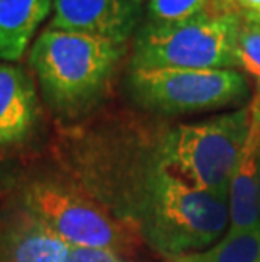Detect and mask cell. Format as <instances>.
I'll list each match as a JSON object with an SVG mask.
<instances>
[{
	"label": "cell",
	"mask_w": 260,
	"mask_h": 262,
	"mask_svg": "<svg viewBox=\"0 0 260 262\" xmlns=\"http://www.w3.org/2000/svg\"><path fill=\"white\" fill-rule=\"evenodd\" d=\"M49 29L125 44L137 31L142 7L134 0H54Z\"/></svg>",
	"instance_id": "obj_7"
},
{
	"label": "cell",
	"mask_w": 260,
	"mask_h": 262,
	"mask_svg": "<svg viewBox=\"0 0 260 262\" xmlns=\"http://www.w3.org/2000/svg\"><path fill=\"white\" fill-rule=\"evenodd\" d=\"M68 262H125L119 252L108 249L71 247Z\"/></svg>",
	"instance_id": "obj_15"
},
{
	"label": "cell",
	"mask_w": 260,
	"mask_h": 262,
	"mask_svg": "<svg viewBox=\"0 0 260 262\" xmlns=\"http://www.w3.org/2000/svg\"><path fill=\"white\" fill-rule=\"evenodd\" d=\"M54 0H0V58L19 61Z\"/></svg>",
	"instance_id": "obj_11"
},
{
	"label": "cell",
	"mask_w": 260,
	"mask_h": 262,
	"mask_svg": "<svg viewBox=\"0 0 260 262\" xmlns=\"http://www.w3.org/2000/svg\"><path fill=\"white\" fill-rule=\"evenodd\" d=\"M213 2L220 9H235V0H213Z\"/></svg>",
	"instance_id": "obj_17"
},
{
	"label": "cell",
	"mask_w": 260,
	"mask_h": 262,
	"mask_svg": "<svg viewBox=\"0 0 260 262\" xmlns=\"http://www.w3.org/2000/svg\"><path fill=\"white\" fill-rule=\"evenodd\" d=\"M24 208L51 225L73 247L108 249L120 255L137 244V230L97 200L54 181H37L24 191Z\"/></svg>",
	"instance_id": "obj_6"
},
{
	"label": "cell",
	"mask_w": 260,
	"mask_h": 262,
	"mask_svg": "<svg viewBox=\"0 0 260 262\" xmlns=\"http://www.w3.org/2000/svg\"><path fill=\"white\" fill-rule=\"evenodd\" d=\"M71 247L51 225L22 208L9 222L0 255L4 262H68Z\"/></svg>",
	"instance_id": "obj_9"
},
{
	"label": "cell",
	"mask_w": 260,
	"mask_h": 262,
	"mask_svg": "<svg viewBox=\"0 0 260 262\" xmlns=\"http://www.w3.org/2000/svg\"><path fill=\"white\" fill-rule=\"evenodd\" d=\"M235 9L243 15L260 19V0H235Z\"/></svg>",
	"instance_id": "obj_16"
},
{
	"label": "cell",
	"mask_w": 260,
	"mask_h": 262,
	"mask_svg": "<svg viewBox=\"0 0 260 262\" xmlns=\"http://www.w3.org/2000/svg\"><path fill=\"white\" fill-rule=\"evenodd\" d=\"M243 17L213 5L178 22H146L134 39L130 70H237Z\"/></svg>",
	"instance_id": "obj_3"
},
{
	"label": "cell",
	"mask_w": 260,
	"mask_h": 262,
	"mask_svg": "<svg viewBox=\"0 0 260 262\" xmlns=\"http://www.w3.org/2000/svg\"><path fill=\"white\" fill-rule=\"evenodd\" d=\"M39 102L24 68L0 63V149L22 142L34 129Z\"/></svg>",
	"instance_id": "obj_10"
},
{
	"label": "cell",
	"mask_w": 260,
	"mask_h": 262,
	"mask_svg": "<svg viewBox=\"0 0 260 262\" xmlns=\"http://www.w3.org/2000/svg\"><path fill=\"white\" fill-rule=\"evenodd\" d=\"M250 122L248 102L233 112L176 125L162 139L159 161L191 185L228 200Z\"/></svg>",
	"instance_id": "obj_4"
},
{
	"label": "cell",
	"mask_w": 260,
	"mask_h": 262,
	"mask_svg": "<svg viewBox=\"0 0 260 262\" xmlns=\"http://www.w3.org/2000/svg\"><path fill=\"white\" fill-rule=\"evenodd\" d=\"M230 224L228 200L198 188L160 163L147 178L142 232L169 255L215 244Z\"/></svg>",
	"instance_id": "obj_2"
},
{
	"label": "cell",
	"mask_w": 260,
	"mask_h": 262,
	"mask_svg": "<svg viewBox=\"0 0 260 262\" xmlns=\"http://www.w3.org/2000/svg\"><path fill=\"white\" fill-rule=\"evenodd\" d=\"M248 17H252V15H248ZM252 19H255V20L258 22V24H260V19H257V17H252Z\"/></svg>",
	"instance_id": "obj_19"
},
{
	"label": "cell",
	"mask_w": 260,
	"mask_h": 262,
	"mask_svg": "<svg viewBox=\"0 0 260 262\" xmlns=\"http://www.w3.org/2000/svg\"><path fill=\"white\" fill-rule=\"evenodd\" d=\"M258 202H260V169H258Z\"/></svg>",
	"instance_id": "obj_18"
},
{
	"label": "cell",
	"mask_w": 260,
	"mask_h": 262,
	"mask_svg": "<svg viewBox=\"0 0 260 262\" xmlns=\"http://www.w3.org/2000/svg\"><path fill=\"white\" fill-rule=\"evenodd\" d=\"M134 2H139V4H140V2H142V0H134Z\"/></svg>",
	"instance_id": "obj_20"
},
{
	"label": "cell",
	"mask_w": 260,
	"mask_h": 262,
	"mask_svg": "<svg viewBox=\"0 0 260 262\" xmlns=\"http://www.w3.org/2000/svg\"><path fill=\"white\" fill-rule=\"evenodd\" d=\"M213 0H149L147 12L151 22H178L206 12Z\"/></svg>",
	"instance_id": "obj_14"
},
{
	"label": "cell",
	"mask_w": 260,
	"mask_h": 262,
	"mask_svg": "<svg viewBox=\"0 0 260 262\" xmlns=\"http://www.w3.org/2000/svg\"><path fill=\"white\" fill-rule=\"evenodd\" d=\"M124 54L125 44L48 27L32 44L29 64L49 105L76 115L107 92Z\"/></svg>",
	"instance_id": "obj_1"
},
{
	"label": "cell",
	"mask_w": 260,
	"mask_h": 262,
	"mask_svg": "<svg viewBox=\"0 0 260 262\" xmlns=\"http://www.w3.org/2000/svg\"><path fill=\"white\" fill-rule=\"evenodd\" d=\"M239 41L240 68L255 81L257 95H260V24L248 15H243Z\"/></svg>",
	"instance_id": "obj_13"
},
{
	"label": "cell",
	"mask_w": 260,
	"mask_h": 262,
	"mask_svg": "<svg viewBox=\"0 0 260 262\" xmlns=\"http://www.w3.org/2000/svg\"><path fill=\"white\" fill-rule=\"evenodd\" d=\"M178 262H260V228L228 232L211 249L186 254Z\"/></svg>",
	"instance_id": "obj_12"
},
{
	"label": "cell",
	"mask_w": 260,
	"mask_h": 262,
	"mask_svg": "<svg viewBox=\"0 0 260 262\" xmlns=\"http://www.w3.org/2000/svg\"><path fill=\"white\" fill-rule=\"evenodd\" d=\"M252 122L230 185V230L260 228L258 169H260V95L250 100Z\"/></svg>",
	"instance_id": "obj_8"
},
{
	"label": "cell",
	"mask_w": 260,
	"mask_h": 262,
	"mask_svg": "<svg viewBox=\"0 0 260 262\" xmlns=\"http://www.w3.org/2000/svg\"><path fill=\"white\" fill-rule=\"evenodd\" d=\"M127 86L142 108L187 115L247 105L250 85L239 70H130Z\"/></svg>",
	"instance_id": "obj_5"
},
{
	"label": "cell",
	"mask_w": 260,
	"mask_h": 262,
	"mask_svg": "<svg viewBox=\"0 0 260 262\" xmlns=\"http://www.w3.org/2000/svg\"><path fill=\"white\" fill-rule=\"evenodd\" d=\"M0 262H2V255H0Z\"/></svg>",
	"instance_id": "obj_21"
}]
</instances>
